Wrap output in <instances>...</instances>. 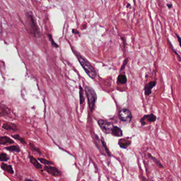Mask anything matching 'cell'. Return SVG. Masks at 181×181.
Here are the masks:
<instances>
[{
    "label": "cell",
    "instance_id": "obj_1",
    "mask_svg": "<svg viewBox=\"0 0 181 181\" xmlns=\"http://www.w3.org/2000/svg\"><path fill=\"white\" fill-rule=\"evenodd\" d=\"M72 51L73 53L75 54V55L76 56V58L78 59L80 64H81L83 69H84L85 71L86 72L87 75H88L90 78H91L92 79H95L97 76V73L95 70L93 68V66L90 64V63L87 61L85 58L82 57L78 52H77L75 50L73 49L72 48Z\"/></svg>",
    "mask_w": 181,
    "mask_h": 181
},
{
    "label": "cell",
    "instance_id": "obj_2",
    "mask_svg": "<svg viewBox=\"0 0 181 181\" xmlns=\"http://www.w3.org/2000/svg\"><path fill=\"white\" fill-rule=\"evenodd\" d=\"M26 25L30 33H31L36 37H39L41 36V32L39 28L35 21L33 15L31 13H27V14Z\"/></svg>",
    "mask_w": 181,
    "mask_h": 181
},
{
    "label": "cell",
    "instance_id": "obj_3",
    "mask_svg": "<svg viewBox=\"0 0 181 181\" xmlns=\"http://www.w3.org/2000/svg\"><path fill=\"white\" fill-rule=\"evenodd\" d=\"M86 94L88 99V104L89 108L91 111L94 109L95 106V103L97 99V95L94 89L90 87H86Z\"/></svg>",
    "mask_w": 181,
    "mask_h": 181
},
{
    "label": "cell",
    "instance_id": "obj_4",
    "mask_svg": "<svg viewBox=\"0 0 181 181\" xmlns=\"http://www.w3.org/2000/svg\"><path fill=\"white\" fill-rule=\"evenodd\" d=\"M98 123L100 129H102L104 132L106 134L110 133L113 127L114 126L112 122L104 120H98Z\"/></svg>",
    "mask_w": 181,
    "mask_h": 181
},
{
    "label": "cell",
    "instance_id": "obj_5",
    "mask_svg": "<svg viewBox=\"0 0 181 181\" xmlns=\"http://www.w3.org/2000/svg\"><path fill=\"white\" fill-rule=\"evenodd\" d=\"M119 116L121 121L123 122L129 123L132 119V114L130 111L126 108H123L119 113Z\"/></svg>",
    "mask_w": 181,
    "mask_h": 181
},
{
    "label": "cell",
    "instance_id": "obj_6",
    "mask_svg": "<svg viewBox=\"0 0 181 181\" xmlns=\"http://www.w3.org/2000/svg\"><path fill=\"white\" fill-rule=\"evenodd\" d=\"M44 170L52 175L54 176H60L61 175V172L58 168L52 166H45Z\"/></svg>",
    "mask_w": 181,
    "mask_h": 181
},
{
    "label": "cell",
    "instance_id": "obj_7",
    "mask_svg": "<svg viewBox=\"0 0 181 181\" xmlns=\"http://www.w3.org/2000/svg\"><path fill=\"white\" fill-rule=\"evenodd\" d=\"M156 120V116L153 114H150L149 115H145L141 119V123L142 125H145L147 122H153Z\"/></svg>",
    "mask_w": 181,
    "mask_h": 181
},
{
    "label": "cell",
    "instance_id": "obj_8",
    "mask_svg": "<svg viewBox=\"0 0 181 181\" xmlns=\"http://www.w3.org/2000/svg\"><path fill=\"white\" fill-rule=\"evenodd\" d=\"M156 85V81H152L149 82L148 84H147L145 88V94L146 95H149L151 93V89L153 87Z\"/></svg>",
    "mask_w": 181,
    "mask_h": 181
},
{
    "label": "cell",
    "instance_id": "obj_9",
    "mask_svg": "<svg viewBox=\"0 0 181 181\" xmlns=\"http://www.w3.org/2000/svg\"><path fill=\"white\" fill-rule=\"evenodd\" d=\"M110 132L112 133V134L114 136H115L119 137L122 136H123V132L122 130L117 126H114Z\"/></svg>",
    "mask_w": 181,
    "mask_h": 181
},
{
    "label": "cell",
    "instance_id": "obj_10",
    "mask_svg": "<svg viewBox=\"0 0 181 181\" xmlns=\"http://www.w3.org/2000/svg\"><path fill=\"white\" fill-rule=\"evenodd\" d=\"M131 141L130 140L126 139L125 138L119 140V145L122 148H127L130 146Z\"/></svg>",
    "mask_w": 181,
    "mask_h": 181
},
{
    "label": "cell",
    "instance_id": "obj_11",
    "mask_svg": "<svg viewBox=\"0 0 181 181\" xmlns=\"http://www.w3.org/2000/svg\"><path fill=\"white\" fill-rule=\"evenodd\" d=\"M14 141L6 136L0 137V145H6V144H12L14 143Z\"/></svg>",
    "mask_w": 181,
    "mask_h": 181
},
{
    "label": "cell",
    "instance_id": "obj_12",
    "mask_svg": "<svg viewBox=\"0 0 181 181\" xmlns=\"http://www.w3.org/2000/svg\"><path fill=\"white\" fill-rule=\"evenodd\" d=\"M2 128L6 130H12L14 131H17V127L16 126L12 123H4L3 124L2 126Z\"/></svg>",
    "mask_w": 181,
    "mask_h": 181
},
{
    "label": "cell",
    "instance_id": "obj_13",
    "mask_svg": "<svg viewBox=\"0 0 181 181\" xmlns=\"http://www.w3.org/2000/svg\"><path fill=\"white\" fill-rule=\"evenodd\" d=\"M9 114V108L5 105H0V116H5Z\"/></svg>",
    "mask_w": 181,
    "mask_h": 181
},
{
    "label": "cell",
    "instance_id": "obj_14",
    "mask_svg": "<svg viewBox=\"0 0 181 181\" xmlns=\"http://www.w3.org/2000/svg\"><path fill=\"white\" fill-rule=\"evenodd\" d=\"M1 167L2 169L3 170L5 171V172H6L9 173L10 174L14 173V170H13L12 167L11 165H7V164H6L2 163L1 164Z\"/></svg>",
    "mask_w": 181,
    "mask_h": 181
},
{
    "label": "cell",
    "instance_id": "obj_15",
    "mask_svg": "<svg viewBox=\"0 0 181 181\" xmlns=\"http://www.w3.org/2000/svg\"><path fill=\"white\" fill-rule=\"evenodd\" d=\"M29 158H30V163L36 167V168L41 169L42 168V166L38 163L37 160L34 157L30 156Z\"/></svg>",
    "mask_w": 181,
    "mask_h": 181
},
{
    "label": "cell",
    "instance_id": "obj_16",
    "mask_svg": "<svg viewBox=\"0 0 181 181\" xmlns=\"http://www.w3.org/2000/svg\"><path fill=\"white\" fill-rule=\"evenodd\" d=\"M127 79L125 75H120L117 78V83L119 84H124L126 82Z\"/></svg>",
    "mask_w": 181,
    "mask_h": 181
},
{
    "label": "cell",
    "instance_id": "obj_17",
    "mask_svg": "<svg viewBox=\"0 0 181 181\" xmlns=\"http://www.w3.org/2000/svg\"><path fill=\"white\" fill-rule=\"evenodd\" d=\"M5 149L11 151H15L17 152H20V149L18 146H11L5 147Z\"/></svg>",
    "mask_w": 181,
    "mask_h": 181
},
{
    "label": "cell",
    "instance_id": "obj_18",
    "mask_svg": "<svg viewBox=\"0 0 181 181\" xmlns=\"http://www.w3.org/2000/svg\"><path fill=\"white\" fill-rule=\"evenodd\" d=\"M80 91H79V96H80V104H82L83 102H85V98L83 96V90L81 86H80Z\"/></svg>",
    "mask_w": 181,
    "mask_h": 181
},
{
    "label": "cell",
    "instance_id": "obj_19",
    "mask_svg": "<svg viewBox=\"0 0 181 181\" xmlns=\"http://www.w3.org/2000/svg\"><path fill=\"white\" fill-rule=\"evenodd\" d=\"M29 146H30V147L32 151H33L36 152L37 153H38V154H39V155H42V153L41 152V151L40 150V149L39 148H37V147L34 145H33L32 143H30Z\"/></svg>",
    "mask_w": 181,
    "mask_h": 181
},
{
    "label": "cell",
    "instance_id": "obj_20",
    "mask_svg": "<svg viewBox=\"0 0 181 181\" xmlns=\"http://www.w3.org/2000/svg\"><path fill=\"white\" fill-rule=\"evenodd\" d=\"M38 160H39V161H40L42 164H44V165H53V163H52L51 161H49L48 160H46L44 158H39L38 159Z\"/></svg>",
    "mask_w": 181,
    "mask_h": 181
},
{
    "label": "cell",
    "instance_id": "obj_21",
    "mask_svg": "<svg viewBox=\"0 0 181 181\" xmlns=\"http://www.w3.org/2000/svg\"><path fill=\"white\" fill-rule=\"evenodd\" d=\"M47 36H48V38L49 39V41H51V44H52V46L54 47H55V48H58L59 45L57 44L54 42V41L52 35L51 34H48Z\"/></svg>",
    "mask_w": 181,
    "mask_h": 181
},
{
    "label": "cell",
    "instance_id": "obj_22",
    "mask_svg": "<svg viewBox=\"0 0 181 181\" xmlns=\"http://www.w3.org/2000/svg\"><path fill=\"white\" fill-rule=\"evenodd\" d=\"M9 159V157L7 154L5 153H0V161H8Z\"/></svg>",
    "mask_w": 181,
    "mask_h": 181
},
{
    "label": "cell",
    "instance_id": "obj_23",
    "mask_svg": "<svg viewBox=\"0 0 181 181\" xmlns=\"http://www.w3.org/2000/svg\"><path fill=\"white\" fill-rule=\"evenodd\" d=\"M149 157H150V158L154 162H155L157 165H158L159 167H162V168H163V166L162 165V164L160 163V162H159V161H158V160H157L156 158H155V157H153V156H152L151 155H150V154H149Z\"/></svg>",
    "mask_w": 181,
    "mask_h": 181
},
{
    "label": "cell",
    "instance_id": "obj_24",
    "mask_svg": "<svg viewBox=\"0 0 181 181\" xmlns=\"http://www.w3.org/2000/svg\"><path fill=\"white\" fill-rule=\"evenodd\" d=\"M101 142H102V143L103 146L104 147V148L105 149V151L107 153V155H108V156L110 157V152H109V150L108 149V148H107V146H106V145L105 142L104 141V140L103 138H102V140H101Z\"/></svg>",
    "mask_w": 181,
    "mask_h": 181
},
{
    "label": "cell",
    "instance_id": "obj_25",
    "mask_svg": "<svg viewBox=\"0 0 181 181\" xmlns=\"http://www.w3.org/2000/svg\"><path fill=\"white\" fill-rule=\"evenodd\" d=\"M12 136L13 137V138L15 139L16 140H19V141H20L21 143H22L23 144H25L26 143V141L25 140H24V139L21 138V137L19 135H12Z\"/></svg>",
    "mask_w": 181,
    "mask_h": 181
},
{
    "label": "cell",
    "instance_id": "obj_26",
    "mask_svg": "<svg viewBox=\"0 0 181 181\" xmlns=\"http://www.w3.org/2000/svg\"><path fill=\"white\" fill-rule=\"evenodd\" d=\"M168 43H169V45H170V47L171 49H172L173 50V51L174 52V53L175 54V55H177V58H178V60H179V61H181V56H180V55L179 54V53H177V51H176V50L173 48V45H172V44H171V43L170 42V41H169V40H168Z\"/></svg>",
    "mask_w": 181,
    "mask_h": 181
},
{
    "label": "cell",
    "instance_id": "obj_27",
    "mask_svg": "<svg viewBox=\"0 0 181 181\" xmlns=\"http://www.w3.org/2000/svg\"><path fill=\"white\" fill-rule=\"evenodd\" d=\"M128 60H129V58H127L126 59H125L124 60V61L123 64L122 65V67H121V71H123V70L125 69V67L126 66V65L127 64V63H128Z\"/></svg>",
    "mask_w": 181,
    "mask_h": 181
},
{
    "label": "cell",
    "instance_id": "obj_28",
    "mask_svg": "<svg viewBox=\"0 0 181 181\" xmlns=\"http://www.w3.org/2000/svg\"><path fill=\"white\" fill-rule=\"evenodd\" d=\"M72 32L74 33V34H78L79 32L76 30V29H73L72 30Z\"/></svg>",
    "mask_w": 181,
    "mask_h": 181
},
{
    "label": "cell",
    "instance_id": "obj_29",
    "mask_svg": "<svg viewBox=\"0 0 181 181\" xmlns=\"http://www.w3.org/2000/svg\"><path fill=\"white\" fill-rule=\"evenodd\" d=\"M175 35H176V37H177V38H178V41H179V43L180 44V43H181V42H180L181 37H180V36H179V35H178V34H177V33H175Z\"/></svg>",
    "mask_w": 181,
    "mask_h": 181
},
{
    "label": "cell",
    "instance_id": "obj_30",
    "mask_svg": "<svg viewBox=\"0 0 181 181\" xmlns=\"http://www.w3.org/2000/svg\"><path fill=\"white\" fill-rule=\"evenodd\" d=\"M167 7H168L169 9H170L172 7V4H167Z\"/></svg>",
    "mask_w": 181,
    "mask_h": 181
},
{
    "label": "cell",
    "instance_id": "obj_31",
    "mask_svg": "<svg viewBox=\"0 0 181 181\" xmlns=\"http://www.w3.org/2000/svg\"><path fill=\"white\" fill-rule=\"evenodd\" d=\"M129 6H130V4H129V3H128V5L126 6V8H128L129 7Z\"/></svg>",
    "mask_w": 181,
    "mask_h": 181
},
{
    "label": "cell",
    "instance_id": "obj_32",
    "mask_svg": "<svg viewBox=\"0 0 181 181\" xmlns=\"http://www.w3.org/2000/svg\"><path fill=\"white\" fill-rule=\"evenodd\" d=\"M26 180H31L30 179H26Z\"/></svg>",
    "mask_w": 181,
    "mask_h": 181
},
{
    "label": "cell",
    "instance_id": "obj_33",
    "mask_svg": "<svg viewBox=\"0 0 181 181\" xmlns=\"http://www.w3.org/2000/svg\"><path fill=\"white\" fill-rule=\"evenodd\" d=\"M0 124H1V121H0Z\"/></svg>",
    "mask_w": 181,
    "mask_h": 181
}]
</instances>
